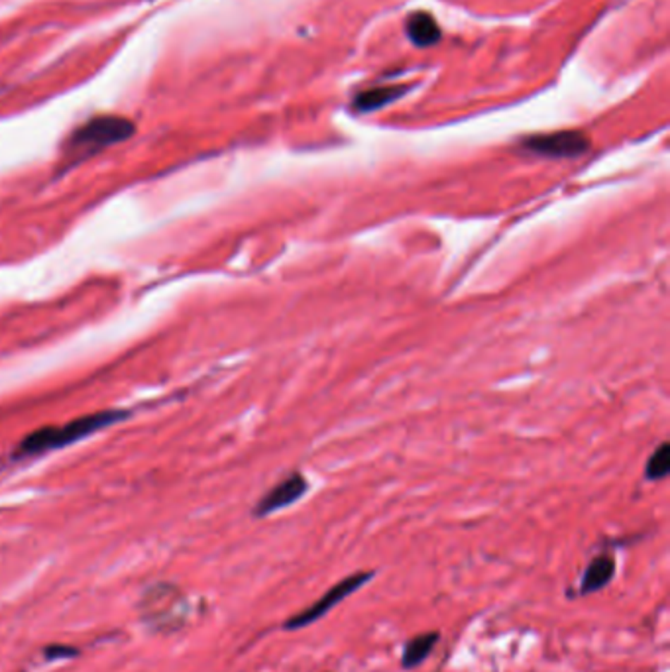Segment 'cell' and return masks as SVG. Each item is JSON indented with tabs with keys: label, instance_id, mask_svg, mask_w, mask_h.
Returning a JSON list of instances; mask_svg holds the SVG:
<instances>
[{
	"label": "cell",
	"instance_id": "5b68a950",
	"mask_svg": "<svg viewBox=\"0 0 670 672\" xmlns=\"http://www.w3.org/2000/svg\"><path fill=\"white\" fill-rule=\"evenodd\" d=\"M531 154L542 157H578L590 149V140L576 130H562L552 134H537L521 142Z\"/></svg>",
	"mask_w": 670,
	"mask_h": 672
},
{
	"label": "cell",
	"instance_id": "6da1fadb",
	"mask_svg": "<svg viewBox=\"0 0 670 672\" xmlns=\"http://www.w3.org/2000/svg\"><path fill=\"white\" fill-rule=\"evenodd\" d=\"M126 417H128L126 411L106 409V411H97V413L77 417V419H71L63 424L42 427V429H36V431L26 434L20 441V444L16 446V456H37L44 452L59 451L63 446L75 444V442L91 436V434L99 433L111 424L120 423Z\"/></svg>",
	"mask_w": 670,
	"mask_h": 672
},
{
	"label": "cell",
	"instance_id": "7c38bea8",
	"mask_svg": "<svg viewBox=\"0 0 670 672\" xmlns=\"http://www.w3.org/2000/svg\"><path fill=\"white\" fill-rule=\"evenodd\" d=\"M79 649L69 647V644H49L47 649H44V656L47 661H59V659H71L77 656Z\"/></svg>",
	"mask_w": 670,
	"mask_h": 672
},
{
	"label": "cell",
	"instance_id": "8992f818",
	"mask_svg": "<svg viewBox=\"0 0 670 672\" xmlns=\"http://www.w3.org/2000/svg\"><path fill=\"white\" fill-rule=\"evenodd\" d=\"M307 489H309V484H307L303 474L293 472L284 482H279L277 486H274L266 496L257 501L256 507H254V515L267 517L276 513V511H281L285 507L293 506L307 494Z\"/></svg>",
	"mask_w": 670,
	"mask_h": 672
},
{
	"label": "cell",
	"instance_id": "277c9868",
	"mask_svg": "<svg viewBox=\"0 0 670 672\" xmlns=\"http://www.w3.org/2000/svg\"><path fill=\"white\" fill-rule=\"evenodd\" d=\"M374 576H376V572L374 570L354 572V574L344 576V578L336 582L331 589H327L321 598L317 599L315 604H311L309 608H305L303 611H299V613H295V616H291L289 619H285L284 625H281L284 627V631H299V629H305V627L317 623V621L327 616L332 608H336L340 601H344L348 596H352V594H356L358 589L364 588L367 582L374 580Z\"/></svg>",
	"mask_w": 670,
	"mask_h": 672
},
{
	"label": "cell",
	"instance_id": "ba28073f",
	"mask_svg": "<svg viewBox=\"0 0 670 672\" xmlns=\"http://www.w3.org/2000/svg\"><path fill=\"white\" fill-rule=\"evenodd\" d=\"M441 641V633L439 631H425L419 635L411 637L403 647V653H401V666L405 671H413L417 666H421L429 654L434 651L437 643Z\"/></svg>",
	"mask_w": 670,
	"mask_h": 672
},
{
	"label": "cell",
	"instance_id": "30bf717a",
	"mask_svg": "<svg viewBox=\"0 0 670 672\" xmlns=\"http://www.w3.org/2000/svg\"><path fill=\"white\" fill-rule=\"evenodd\" d=\"M399 91H401L399 87H382V89H372V91L362 92L356 99V106L362 112L376 111L379 106H384L386 102L394 101L395 97H399L401 94Z\"/></svg>",
	"mask_w": 670,
	"mask_h": 672
},
{
	"label": "cell",
	"instance_id": "3957f363",
	"mask_svg": "<svg viewBox=\"0 0 670 672\" xmlns=\"http://www.w3.org/2000/svg\"><path fill=\"white\" fill-rule=\"evenodd\" d=\"M138 609L142 621L157 633H173L183 627L187 619L183 592L169 582H159L147 588L142 594Z\"/></svg>",
	"mask_w": 670,
	"mask_h": 672
},
{
	"label": "cell",
	"instance_id": "9c48e42d",
	"mask_svg": "<svg viewBox=\"0 0 670 672\" xmlns=\"http://www.w3.org/2000/svg\"><path fill=\"white\" fill-rule=\"evenodd\" d=\"M405 28H407L409 39L419 47L432 46V44H437L441 39V28H439L437 20L432 18L431 14H427V12H413L407 18Z\"/></svg>",
	"mask_w": 670,
	"mask_h": 672
},
{
	"label": "cell",
	"instance_id": "52a82bcc",
	"mask_svg": "<svg viewBox=\"0 0 670 672\" xmlns=\"http://www.w3.org/2000/svg\"><path fill=\"white\" fill-rule=\"evenodd\" d=\"M615 570V558L611 554H599L594 561L586 566V570L582 574V580H580V596H592L597 594L604 588L609 586V582L614 580Z\"/></svg>",
	"mask_w": 670,
	"mask_h": 672
},
{
	"label": "cell",
	"instance_id": "8fae6325",
	"mask_svg": "<svg viewBox=\"0 0 670 672\" xmlns=\"http://www.w3.org/2000/svg\"><path fill=\"white\" fill-rule=\"evenodd\" d=\"M670 470V444L662 442L657 451L652 452L645 466V476L649 479H662Z\"/></svg>",
	"mask_w": 670,
	"mask_h": 672
},
{
	"label": "cell",
	"instance_id": "7a4b0ae2",
	"mask_svg": "<svg viewBox=\"0 0 670 672\" xmlns=\"http://www.w3.org/2000/svg\"><path fill=\"white\" fill-rule=\"evenodd\" d=\"M134 122L124 116H97L75 130L65 146V164L75 166L104 147L120 144L134 134Z\"/></svg>",
	"mask_w": 670,
	"mask_h": 672
}]
</instances>
